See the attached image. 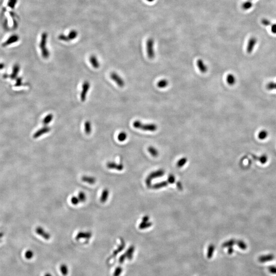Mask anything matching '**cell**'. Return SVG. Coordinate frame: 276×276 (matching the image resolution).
I'll return each mask as SVG.
<instances>
[{"instance_id":"1","label":"cell","mask_w":276,"mask_h":276,"mask_svg":"<svg viewBox=\"0 0 276 276\" xmlns=\"http://www.w3.org/2000/svg\"><path fill=\"white\" fill-rule=\"evenodd\" d=\"M48 33L43 32L41 35V42L39 43V48L41 52V55L45 59H47L50 56V52L46 47L47 43Z\"/></svg>"},{"instance_id":"2","label":"cell","mask_w":276,"mask_h":276,"mask_svg":"<svg viewBox=\"0 0 276 276\" xmlns=\"http://www.w3.org/2000/svg\"><path fill=\"white\" fill-rule=\"evenodd\" d=\"M133 126L136 128L144 131H155L158 129V126L155 124H144L138 120L134 121Z\"/></svg>"},{"instance_id":"3","label":"cell","mask_w":276,"mask_h":276,"mask_svg":"<svg viewBox=\"0 0 276 276\" xmlns=\"http://www.w3.org/2000/svg\"><path fill=\"white\" fill-rule=\"evenodd\" d=\"M164 174H165V171H164V170L162 169L158 170V171L151 173L149 175V176L146 178V181H145L147 187H150L151 186L152 179L163 177Z\"/></svg>"},{"instance_id":"4","label":"cell","mask_w":276,"mask_h":276,"mask_svg":"<svg viewBox=\"0 0 276 276\" xmlns=\"http://www.w3.org/2000/svg\"><path fill=\"white\" fill-rule=\"evenodd\" d=\"M154 41L152 38L148 39L146 43V50L148 57L150 59H154L155 57V52L154 49Z\"/></svg>"},{"instance_id":"5","label":"cell","mask_w":276,"mask_h":276,"mask_svg":"<svg viewBox=\"0 0 276 276\" xmlns=\"http://www.w3.org/2000/svg\"><path fill=\"white\" fill-rule=\"evenodd\" d=\"M77 36H78V32L75 30H72L69 32L68 35L61 34L58 37V39L61 41L69 42L70 41L74 40L77 37Z\"/></svg>"},{"instance_id":"6","label":"cell","mask_w":276,"mask_h":276,"mask_svg":"<svg viewBox=\"0 0 276 276\" xmlns=\"http://www.w3.org/2000/svg\"><path fill=\"white\" fill-rule=\"evenodd\" d=\"M90 88V84L88 82L86 81L84 82L82 86V91L80 94V99L82 102H84L86 100V95Z\"/></svg>"},{"instance_id":"7","label":"cell","mask_w":276,"mask_h":276,"mask_svg":"<svg viewBox=\"0 0 276 276\" xmlns=\"http://www.w3.org/2000/svg\"><path fill=\"white\" fill-rule=\"evenodd\" d=\"M111 79L115 82L120 88H123L125 86L124 81L123 79L116 72L111 73L110 75Z\"/></svg>"},{"instance_id":"8","label":"cell","mask_w":276,"mask_h":276,"mask_svg":"<svg viewBox=\"0 0 276 276\" xmlns=\"http://www.w3.org/2000/svg\"><path fill=\"white\" fill-rule=\"evenodd\" d=\"M125 247V243L123 239L122 238H120V245L118 246V248L116 249L113 252L112 255L110 256V257L109 258V260L110 259H113V258H115L116 256H117L118 254L119 253L121 252L122 251L123 249H124Z\"/></svg>"},{"instance_id":"9","label":"cell","mask_w":276,"mask_h":276,"mask_svg":"<svg viewBox=\"0 0 276 276\" xmlns=\"http://www.w3.org/2000/svg\"><path fill=\"white\" fill-rule=\"evenodd\" d=\"M257 43V39L256 37H252L251 39H249L248 43L247 44V52L249 54L253 52L254 50V48L255 47L256 44Z\"/></svg>"},{"instance_id":"10","label":"cell","mask_w":276,"mask_h":276,"mask_svg":"<svg viewBox=\"0 0 276 276\" xmlns=\"http://www.w3.org/2000/svg\"><path fill=\"white\" fill-rule=\"evenodd\" d=\"M20 39L19 36L17 34H14L12 35L11 36L9 37V38L7 39L6 41H5L4 43L2 44L3 47H6L12 44L15 43L16 42L18 41Z\"/></svg>"},{"instance_id":"11","label":"cell","mask_w":276,"mask_h":276,"mask_svg":"<svg viewBox=\"0 0 276 276\" xmlns=\"http://www.w3.org/2000/svg\"><path fill=\"white\" fill-rule=\"evenodd\" d=\"M35 231H36V233L38 235L41 236V237L43 238L44 239H45L46 240H49L50 239V238H51L50 234L45 231V230L41 226L37 227L36 230H35Z\"/></svg>"},{"instance_id":"12","label":"cell","mask_w":276,"mask_h":276,"mask_svg":"<svg viewBox=\"0 0 276 276\" xmlns=\"http://www.w3.org/2000/svg\"><path fill=\"white\" fill-rule=\"evenodd\" d=\"M50 131H51V128L50 127L45 126L36 131V133L33 135V138L35 139L39 138L44 134L48 133L49 132H50Z\"/></svg>"},{"instance_id":"13","label":"cell","mask_w":276,"mask_h":276,"mask_svg":"<svg viewBox=\"0 0 276 276\" xmlns=\"http://www.w3.org/2000/svg\"><path fill=\"white\" fill-rule=\"evenodd\" d=\"M92 234L90 232H80L76 236L75 239L76 240H80L82 239H89L92 237Z\"/></svg>"},{"instance_id":"14","label":"cell","mask_w":276,"mask_h":276,"mask_svg":"<svg viewBox=\"0 0 276 276\" xmlns=\"http://www.w3.org/2000/svg\"><path fill=\"white\" fill-rule=\"evenodd\" d=\"M107 167L110 169L117 170L118 171H122L124 168V166L122 164H117L112 162L107 163Z\"/></svg>"},{"instance_id":"15","label":"cell","mask_w":276,"mask_h":276,"mask_svg":"<svg viewBox=\"0 0 276 276\" xmlns=\"http://www.w3.org/2000/svg\"><path fill=\"white\" fill-rule=\"evenodd\" d=\"M197 66L201 72L205 73L208 71V67L204 63L203 61L201 59H198L197 61Z\"/></svg>"},{"instance_id":"16","label":"cell","mask_w":276,"mask_h":276,"mask_svg":"<svg viewBox=\"0 0 276 276\" xmlns=\"http://www.w3.org/2000/svg\"><path fill=\"white\" fill-rule=\"evenodd\" d=\"M274 259V255L273 254H269L266 255H263L259 257L258 258V260L260 262H266L267 261L273 260Z\"/></svg>"},{"instance_id":"17","label":"cell","mask_w":276,"mask_h":276,"mask_svg":"<svg viewBox=\"0 0 276 276\" xmlns=\"http://www.w3.org/2000/svg\"><path fill=\"white\" fill-rule=\"evenodd\" d=\"M90 61L93 68L98 69L99 68L100 63L98 60L97 57L95 55H91L90 58Z\"/></svg>"},{"instance_id":"18","label":"cell","mask_w":276,"mask_h":276,"mask_svg":"<svg viewBox=\"0 0 276 276\" xmlns=\"http://www.w3.org/2000/svg\"><path fill=\"white\" fill-rule=\"evenodd\" d=\"M82 180L84 182L89 184L90 185L94 184L96 182V179L94 177H88L86 175H84L82 177Z\"/></svg>"},{"instance_id":"19","label":"cell","mask_w":276,"mask_h":276,"mask_svg":"<svg viewBox=\"0 0 276 276\" xmlns=\"http://www.w3.org/2000/svg\"><path fill=\"white\" fill-rule=\"evenodd\" d=\"M109 190L108 189H105L103 190L102 194L101 195L100 199L101 203H105L107 201V200L109 198Z\"/></svg>"},{"instance_id":"20","label":"cell","mask_w":276,"mask_h":276,"mask_svg":"<svg viewBox=\"0 0 276 276\" xmlns=\"http://www.w3.org/2000/svg\"><path fill=\"white\" fill-rule=\"evenodd\" d=\"M134 251H135V247L134 246H131L127 249L125 253V255L126 256L127 259L129 260L132 259V258L133 257Z\"/></svg>"},{"instance_id":"21","label":"cell","mask_w":276,"mask_h":276,"mask_svg":"<svg viewBox=\"0 0 276 276\" xmlns=\"http://www.w3.org/2000/svg\"><path fill=\"white\" fill-rule=\"evenodd\" d=\"M253 6V3L252 2V1L250 0H247L244 3H242L241 7L242 9L245 10H247L249 9H251L252 7Z\"/></svg>"},{"instance_id":"22","label":"cell","mask_w":276,"mask_h":276,"mask_svg":"<svg viewBox=\"0 0 276 276\" xmlns=\"http://www.w3.org/2000/svg\"><path fill=\"white\" fill-rule=\"evenodd\" d=\"M252 156L253 157V158L255 159V160H258V161H259L261 163H262V164H264L265 163H266L267 161V156H266V155L265 154H263V155H262L261 156H259V157H258V156H256L255 155H253Z\"/></svg>"},{"instance_id":"23","label":"cell","mask_w":276,"mask_h":276,"mask_svg":"<svg viewBox=\"0 0 276 276\" xmlns=\"http://www.w3.org/2000/svg\"><path fill=\"white\" fill-rule=\"evenodd\" d=\"M53 119V115L52 114H49L48 115L46 116L45 118L43 120V124L45 126H47L49 124Z\"/></svg>"},{"instance_id":"24","label":"cell","mask_w":276,"mask_h":276,"mask_svg":"<svg viewBox=\"0 0 276 276\" xmlns=\"http://www.w3.org/2000/svg\"><path fill=\"white\" fill-rule=\"evenodd\" d=\"M168 185V183L167 182L163 181L158 183L155 184L154 185L152 186V187L154 189H159L161 188H163L167 186Z\"/></svg>"},{"instance_id":"25","label":"cell","mask_w":276,"mask_h":276,"mask_svg":"<svg viewBox=\"0 0 276 276\" xmlns=\"http://www.w3.org/2000/svg\"><path fill=\"white\" fill-rule=\"evenodd\" d=\"M226 82L230 86H233L236 83V78L233 74H230L226 76Z\"/></svg>"},{"instance_id":"26","label":"cell","mask_w":276,"mask_h":276,"mask_svg":"<svg viewBox=\"0 0 276 276\" xmlns=\"http://www.w3.org/2000/svg\"><path fill=\"white\" fill-rule=\"evenodd\" d=\"M60 270L63 276H67L69 274V268L66 264H62L61 265Z\"/></svg>"},{"instance_id":"27","label":"cell","mask_w":276,"mask_h":276,"mask_svg":"<svg viewBox=\"0 0 276 276\" xmlns=\"http://www.w3.org/2000/svg\"><path fill=\"white\" fill-rule=\"evenodd\" d=\"M20 66L18 65H15L13 68V70L12 72V75L10 76V77L12 79L15 78L17 75L18 74V72L20 71Z\"/></svg>"},{"instance_id":"28","label":"cell","mask_w":276,"mask_h":276,"mask_svg":"<svg viewBox=\"0 0 276 276\" xmlns=\"http://www.w3.org/2000/svg\"><path fill=\"white\" fill-rule=\"evenodd\" d=\"M168 84L169 82L167 79H162L160 81H158V82L157 83V86L159 88H165L168 86Z\"/></svg>"},{"instance_id":"29","label":"cell","mask_w":276,"mask_h":276,"mask_svg":"<svg viewBox=\"0 0 276 276\" xmlns=\"http://www.w3.org/2000/svg\"><path fill=\"white\" fill-rule=\"evenodd\" d=\"M269 135V133L267 131L263 129L259 133H258V137L261 140H265L266 138H267Z\"/></svg>"},{"instance_id":"30","label":"cell","mask_w":276,"mask_h":276,"mask_svg":"<svg viewBox=\"0 0 276 276\" xmlns=\"http://www.w3.org/2000/svg\"><path fill=\"white\" fill-rule=\"evenodd\" d=\"M84 131L86 134L87 135L91 134V131H92V126H91L90 121H86L84 123Z\"/></svg>"},{"instance_id":"31","label":"cell","mask_w":276,"mask_h":276,"mask_svg":"<svg viewBox=\"0 0 276 276\" xmlns=\"http://www.w3.org/2000/svg\"><path fill=\"white\" fill-rule=\"evenodd\" d=\"M148 151L150 152L152 156H154V157H156V156H158V150H156V148L152 147V146H150L148 148Z\"/></svg>"},{"instance_id":"32","label":"cell","mask_w":276,"mask_h":276,"mask_svg":"<svg viewBox=\"0 0 276 276\" xmlns=\"http://www.w3.org/2000/svg\"><path fill=\"white\" fill-rule=\"evenodd\" d=\"M215 250V247L213 245H209L208 249V253H207V257L209 259H210L212 258L213 256L214 252Z\"/></svg>"},{"instance_id":"33","label":"cell","mask_w":276,"mask_h":276,"mask_svg":"<svg viewBox=\"0 0 276 276\" xmlns=\"http://www.w3.org/2000/svg\"><path fill=\"white\" fill-rule=\"evenodd\" d=\"M152 226V223L150 222H142L139 225V229L141 230L147 229Z\"/></svg>"},{"instance_id":"34","label":"cell","mask_w":276,"mask_h":276,"mask_svg":"<svg viewBox=\"0 0 276 276\" xmlns=\"http://www.w3.org/2000/svg\"><path fill=\"white\" fill-rule=\"evenodd\" d=\"M187 162V158H181L177 162V167L179 168L182 167L185 165L186 163Z\"/></svg>"},{"instance_id":"35","label":"cell","mask_w":276,"mask_h":276,"mask_svg":"<svg viewBox=\"0 0 276 276\" xmlns=\"http://www.w3.org/2000/svg\"><path fill=\"white\" fill-rule=\"evenodd\" d=\"M235 243L236 240H234V239H231V240L227 241L226 242H224L222 245V247H232V246L235 245Z\"/></svg>"},{"instance_id":"36","label":"cell","mask_w":276,"mask_h":276,"mask_svg":"<svg viewBox=\"0 0 276 276\" xmlns=\"http://www.w3.org/2000/svg\"><path fill=\"white\" fill-rule=\"evenodd\" d=\"M127 137V135L126 133L125 132L122 131V132L120 133V134L118 135V140L120 141V142H123V141L126 140Z\"/></svg>"},{"instance_id":"37","label":"cell","mask_w":276,"mask_h":276,"mask_svg":"<svg viewBox=\"0 0 276 276\" xmlns=\"http://www.w3.org/2000/svg\"><path fill=\"white\" fill-rule=\"evenodd\" d=\"M77 197H78V199H79V201H80V203H84V201H86V195L85 194V193H84V192H82V191L79 192L78 194V196H77Z\"/></svg>"},{"instance_id":"38","label":"cell","mask_w":276,"mask_h":276,"mask_svg":"<svg viewBox=\"0 0 276 276\" xmlns=\"http://www.w3.org/2000/svg\"><path fill=\"white\" fill-rule=\"evenodd\" d=\"M266 88L269 91H271V90H276V82H270L269 84H266Z\"/></svg>"},{"instance_id":"39","label":"cell","mask_w":276,"mask_h":276,"mask_svg":"<svg viewBox=\"0 0 276 276\" xmlns=\"http://www.w3.org/2000/svg\"><path fill=\"white\" fill-rule=\"evenodd\" d=\"M34 256V253L31 250H28L25 252V257L26 259L28 260H30Z\"/></svg>"},{"instance_id":"40","label":"cell","mask_w":276,"mask_h":276,"mask_svg":"<svg viewBox=\"0 0 276 276\" xmlns=\"http://www.w3.org/2000/svg\"><path fill=\"white\" fill-rule=\"evenodd\" d=\"M238 246L240 247L242 250H245L247 249V245L246 243L242 240H238L237 242Z\"/></svg>"},{"instance_id":"41","label":"cell","mask_w":276,"mask_h":276,"mask_svg":"<svg viewBox=\"0 0 276 276\" xmlns=\"http://www.w3.org/2000/svg\"><path fill=\"white\" fill-rule=\"evenodd\" d=\"M122 267L121 266L116 267L114 272L113 276H120L121 274H122Z\"/></svg>"},{"instance_id":"42","label":"cell","mask_w":276,"mask_h":276,"mask_svg":"<svg viewBox=\"0 0 276 276\" xmlns=\"http://www.w3.org/2000/svg\"><path fill=\"white\" fill-rule=\"evenodd\" d=\"M17 2H18V0H8L7 5L10 8L14 9Z\"/></svg>"},{"instance_id":"43","label":"cell","mask_w":276,"mask_h":276,"mask_svg":"<svg viewBox=\"0 0 276 276\" xmlns=\"http://www.w3.org/2000/svg\"><path fill=\"white\" fill-rule=\"evenodd\" d=\"M261 23L264 26H271L272 24V23L271 22V20H268L267 18L262 19L261 20Z\"/></svg>"},{"instance_id":"44","label":"cell","mask_w":276,"mask_h":276,"mask_svg":"<svg viewBox=\"0 0 276 276\" xmlns=\"http://www.w3.org/2000/svg\"><path fill=\"white\" fill-rule=\"evenodd\" d=\"M71 201L72 204L74 205H77L78 204L80 203L78 197H76V196H73V197H72L71 199Z\"/></svg>"},{"instance_id":"45","label":"cell","mask_w":276,"mask_h":276,"mask_svg":"<svg viewBox=\"0 0 276 276\" xmlns=\"http://www.w3.org/2000/svg\"><path fill=\"white\" fill-rule=\"evenodd\" d=\"M175 178L174 175L172 174H169L168 177V182L169 183L172 184L175 183Z\"/></svg>"},{"instance_id":"46","label":"cell","mask_w":276,"mask_h":276,"mask_svg":"<svg viewBox=\"0 0 276 276\" xmlns=\"http://www.w3.org/2000/svg\"><path fill=\"white\" fill-rule=\"evenodd\" d=\"M126 258V256L125 255V254H123L121 256H120V258L119 259V262L120 264H122L124 263V261L125 260V259Z\"/></svg>"},{"instance_id":"47","label":"cell","mask_w":276,"mask_h":276,"mask_svg":"<svg viewBox=\"0 0 276 276\" xmlns=\"http://www.w3.org/2000/svg\"><path fill=\"white\" fill-rule=\"evenodd\" d=\"M271 32L273 34H276V23H272L271 26Z\"/></svg>"},{"instance_id":"48","label":"cell","mask_w":276,"mask_h":276,"mask_svg":"<svg viewBox=\"0 0 276 276\" xmlns=\"http://www.w3.org/2000/svg\"><path fill=\"white\" fill-rule=\"evenodd\" d=\"M269 272L272 274H276V267L271 266L269 268Z\"/></svg>"},{"instance_id":"49","label":"cell","mask_w":276,"mask_h":276,"mask_svg":"<svg viewBox=\"0 0 276 276\" xmlns=\"http://www.w3.org/2000/svg\"><path fill=\"white\" fill-rule=\"evenodd\" d=\"M177 189H178L179 190H183V185H182V184L180 182H177Z\"/></svg>"},{"instance_id":"50","label":"cell","mask_w":276,"mask_h":276,"mask_svg":"<svg viewBox=\"0 0 276 276\" xmlns=\"http://www.w3.org/2000/svg\"><path fill=\"white\" fill-rule=\"evenodd\" d=\"M22 79L21 78H18V79L16 80V86H20L22 84Z\"/></svg>"},{"instance_id":"51","label":"cell","mask_w":276,"mask_h":276,"mask_svg":"<svg viewBox=\"0 0 276 276\" xmlns=\"http://www.w3.org/2000/svg\"><path fill=\"white\" fill-rule=\"evenodd\" d=\"M149 220H150V217H149V216H144V217H143V222H148Z\"/></svg>"},{"instance_id":"52","label":"cell","mask_w":276,"mask_h":276,"mask_svg":"<svg viewBox=\"0 0 276 276\" xmlns=\"http://www.w3.org/2000/svg\"><path fill=\"white\" fill-rule=\"evenodd\" d=\"M233 252H234V250H233L232 247H230L229 248V249H228V253L231 255V254L233 253Z\"/></svg>"},{"instance_id":"53","label":"cell","mask_w":276,"mask_h":276,"mask_svg":"<svg viewBox=\"0 0 276 276\" xmlns=\"http://www.w3.org/2000/svg\"><path fill=\"white\" fill-rule=\"evenodd\" d=\"M44 276H53L51 274H50V273H46L45 275H44Z\"/></svg>"},{"instance_id":"54","label":"cell","mask_w":276,"mask_h":276,"mask_svg":"<svg viewBox=\"0 0 276 276\" xmlns=\"http://www.w3.org/2000/svg\"><path fill=\"white\" fill-rule=\"evenodd\" d=\"M4 67V65L3 63H0V69H2Z\"/></svg>"},{"instance_id":"55","label":"cell","mask_w":276,"mask_h":276,"mask_svg":"<svg viewBox=\"0 0 276 276\" xmlns=\"http://www.w3.org/2000/svg\"><path fill=\"white\" fill-rule=\"evenodd\" d=\"M3 236H4V233L1 232V233H0V238H1Z\"/></svg>"},{"instance_id":"56","label":"cell","mask_w":276,"mask_h":276,"mask_svg":"<svg viewBox=\"0 0 276 276\" xmlns=\"http://www.w3.org/2000/svg\"><path fill=\"white\" fill-rule=\"evenodd\" d=\"M146 1H148V2H154V0H146Z\"/></svg>"},{"instance_id":"57","label":"cell","mask_w":276,"mask_h":276,"mask_svg":"<svg viewBox=\"0 0 276 276\" xmlns=\"http://www.w3.org/2000/svg\"><path fill=\"white\" fill-rule=\"evenodd\" d=\"M250 1H253V0H250Z\"/></svg>"},{"instance_id":"58","label":"cell","mask_w":276,"mask_h":276,"mask_svg":"<svg viewBox=\"0 0 276 276\" xmlns=\"http://www.w3.org/2000/svg\"><path fill=\"white\" fill-rule=\"evenodd\" d=\"M0 242H1V241H0Z\"/></svg>"}]
</instances>
